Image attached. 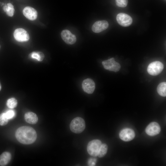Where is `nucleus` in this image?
I'll return each instance as SVG.
<instances>
[{
    "mask_svg": "<svg viewBox=\"0 0 166 166\" xmlns=\"http://www.w3.org/2000/svg\"><path fill=\"white\" fill-rule=\"evenodd\" d=\"M108 150V146L106 144H102L99 149L98 156L99 157H104L106 154Z\"/></svg>",
    "mask_w": 166,
    "mask_h": 166,
    "instance_id": "obj_19",
    "label": "nucleus"
},
{
    "mask_svg": "<svg viewBox=\"0 0 166 166\" xmlns=\"http://www.w3.org/2000/svg\"><path fill=\"white\" fill-rule=\"evenodd\" d=\"M1 89V85L0 84V91Z\"/></svg>",
    "mask_w": 166,
    "mask_h": 166,
    "instance_id": "obj_25",
    "label": "nucleus"
},
{
    "mask_svg": "<svg viewBox=\"0 0 166 166\" xmlns=\"http://www.w3.org/2000/svg\"><path fill=\"white\" fill-rule=\"evenodd\" d=\"M102 64L105 69L115 72L119 71L121 67L120 64L116 61L113 57L103 61Z\"/></svg>",
    "mask_w": 166,
    "mask_h": 166,
    "instance_id": "obj_5",
    "label": "nucleus"
},
{
    "mask_svg": "<svg viewBox=\"0 0 166 166\" xmlns=\"http://www.w3.org/2000/svg\"><path fill=\"white\" fill-rule=\"evenodd\" d=\"M117 5L120 7H125L128 4V0H115Z\"/></svg>",
    "mask_w": 166,
    "mask_h": 166,
    "instance_id": "obj_22",
    "label": "nucleus"
},
{
    "mask_svg": "<svg viewBox=\"0 0 166 166\" xmlns=\"http://www.w3.org/2000/svg\"><path fill=\"white\" fill-rule=\"evenodd\" d=\"M15 136L17 140L23 144H29L34 143L37 137L35 130L29 126H22L16 130Z\"/></svg>",
    "mask_w": 166,
    "mask_h": 166,
    "instance_id": "obj_1",
    "label": "nucleus"
},
{
    "mask_svg": "<svg viewBox=\"0 0 166 166\" xmlns=\"http://www.w3.org/2000/svg\"><path fill=\"white\" fill-rule=\"evenodd\" d=\"M160 130L159 124L156 122H153L150 123L146 127L145 132L149 136H153L159 134Z\"/></svg>",
    "mask_w": 166,
    "mask_h": 166,
    "instance_id": "obj_9",
    "label": "nucleus"
},
{
    "mask_svg": "<svg viewBox=\"0 0 166 166\" xmlns=\"http://www.w3.org/2000/svg\"><path fill=\"white\" fill-rule=\"evenodd\" d=\"M8 119L6 117L5 113H2L0 114V125L4 126L9 121Z\"/></svg>",
    "mask_w": 166,
    "mask_h": 166,
    "instance_id": "obj_21",
    "label": "nucleus"
},
{
    "mask_svg": "<svg viewBox=\"0 0 166 166\" xmlns=\"http://www.w3.org/2000/svg\"><path fill=\"white\" fill-rule=\"evenodd\" d=\"M24 119L27 123L32 124H36L38 121L37 115L35 113L31 112H27L25 113Z\"/></svg>",
    "mask_w": 166,
    "mask_h": 166,
    "instance_id": "obj_14",
    "label": "nucleus"
},
{
    "mask_svg": "<svg viewBox=\"0 0 166 166\" xmlns=\"http://www.w3.org/2000/svg\"><path fill=\"white\" fill-rule=\"evenodd\" d=\"M100 140L96 139L90 141L87 146V151L91 156L95 157L98 156L100 147L102 144Z\"/></svg>",
    "mask_w": 166,
    "mask_h": 166,
    "instance_id": "obj_3",
    "label": "nucleus"
},
{
    "mask_svg": "<svg viewBox=\"0 0 166 166\" xmlns=\"http://www.w3.org/2000/svg\"><path fill=\"white\" fill-rule=\"evenodd\" d=\"M13 34L15 39L19 42H27L30 39L29 35L27 32L22 28L16 29Z\"/></svg>",
    "mask_w": 166,
    "mask_h": 166,
    "instance_id": "obj_6",
    "label": "nucleus"
},
{
    "mask_svg": "<svg viewBox=\"0 0 166 166\" xmlns=\"http://www.w3.org/2000/svg\"><path fill=\"white\" fill-rule=\"evenodd\" d=\"M6 117L9 120L13 118L15 115V111L12 110H9L4 113Z\"/></svg>",
    "mask_w": 166,
    "mask_h": 166,
    "instance_id": "obj_23",
    "label": "nucleus"
},
{
    "mask_svg": "<svg viewBox=\"0 0 166 166\" xmlns=\"http://www.w3.org/2000/svg\"><path fill=\"white\" fill-rule=\"evenodd\" d=\"M96 160L95 158H90L88 160V163L89 165L94 166L96 164Z\"/></svg>",
    "mask_w": 166,
    "mask_h": 166,
    "instance_id": "obj_24",
    "label": "nucleus"
},
{
    "mask_svg": "<svg viewBox=\"0 0 166 166\" xmlns=\"http://www.w3.org/2000/svg\"><path fill=\"white\" fill-rule=\"evenodd\" d=\"M82 86L83 90L88 94L92 93L95 88V84L93 81L90 78H87L84 80Z\"/></svg>",
    "mask_w": 166,
    "mask_h": 166,
    "instance_id": "obj_8",
    "label": "nucleus"
},
{
    "mask_svg": "<svg viewBox=\"0 0 166 166\" xmlns=\"http://www.w3.org/2000/svg\"><path fill=\"white\" fill-rule=\"evenodd\" d=\"M30 57L33 59H35L38 61H42L44 57V55L41 52H34L30 54Z\"/></svg>",
    "mask_w": 166,
    "mask_h": 166,
    "instance_id": "obj_18",
    "label": "nucleus"
},
{
    "mask_svg": "<svg viewBox=\"0 0 166 166\" xmlns=\"http://www.w3.org/2000/svg\"><path fill=\"white\" fill-rule=\"evenodd\" d=\"M3 9L8 16L10 17H12L13 16L14 9L11 3H8L7 5H5L3 7Z\"/></svg>",
    "mask_w": 166,
    "mask_h": 166,
    "instance_id": "obj_16",
    "label": "nucleus"
},
{
    "mask_svg": "<svg viewBox=\"0 0 166 166\" xmlns=\"http://www.w3.org/2000/svg\"><path fill=\"white\" fill-rule=\"evenodd\" d=\"M109 24L106 20L98 21L95 22L92 27V31L96 33H99L106 29Z\"/></svg>",
    "mask_w": 166,
    "mask_h": 166,
    "instance_id": "obj_12",
    "label": "nucleus"
},
{
    "mask_svg": "<svg viewBox=\"0 0 166 166\" xmlns=\"http://www.w3.org/2000/svg\"><path fill=\"white\" fill-rule=\"evenodd\" d=\"M61 36L63 40L68 44H74L76 41V36L68 30H65L62 31Z\"/></svg>",
    "mask_w": 166,
    "mask_h": 166,
    "instance_id": "obj_10",
    "label": "nucleus"
},
{
    "mask_svg": "<svg viewBox=\"0 0 166 166\" xmlns=\"http://www.w3.org/2000/svg\"></svg>",
    "mask_w": 166,
    "mask_h": 166,
    "instance_id": "obj_26",
    "label": "nucleus"
},
{
    "mask_svg": "<svg viewBox=\"0 0 166 166\" xmlns=\"http://www.w3.org/2000/svg\"><path fill=\"white\" fill-rule=\"evenodd\" d=\"M23 13L26 18L32 21L36 19L38 16L37 10L30 6L25 7L23 10Z\"/></svg>",
    "mask_w": 166,
    "mask_h": 166,
    "instance_id": "obj_13",
    "label": "nucleus"
},
{
    "mask_svg": "<svg viewBox=\"0 0 166 166\" xmlns=\"http://www.w3.org/2000/svg\"><path fill=\"white\" fill-rule=\"evenodd\" d=\"M18 104L17 100L14 98H11L8 99L6 102V105L10 109L15 108Z\"/></svg>",
    "mask_w": 166,
    "mask_h": 166,
    "instance_id": "obj_20",
    "label": "nucleus"
},
{
    "mask_svg": "<svg viewBox=\"0 0 166 166\" xmlns=\"http://www.w3.org/2000/svg\"><path fill=\"white\" fill-rule=\"evenodd\" d=\"M11 158V155L10 152H3L0 155V166L6 165L10 161Z\"/></svg>",
    "mask_w": 166,
    "mask_h": 166,
    "instance_id": "obj_15",
    "label": "nucleus"
},
{
    "mask_svg": "<svg viewBox=\"0 0 166 166\" xmlns=\"http://www.w3.org/2000/svg\"><path fill=\"white\" fill-rule=\"evenodd\" d=\"M164 65L159 61H155L150 63L147 68V71L149 74L152 76H156L162 71Z\"/></svg>",
    "mask_w": 166,
    "mask_h": 166,
    "instance_id": "obj_4",
    "label": "nucleus"
},
{
    "mask_svg": "<svg viewBox=\"0 0 166 166\" xmlns=\"http://www.w3.org/2000/svg\"><path fill=\"white\" fill-rule=\"evenodd\" d=\"M158 94L161 96L165 97L166 96V83L161 82L159 84L157 89Z\"/></svg>",
    "mask_w": 166,
    "mask_h": 166,
    "instance_id": "obj_17",
    "label": "nucleus"
},
{
    "mask_svg": "<svg viewBox=\"0 0 166 166\" xmlns=\"http://www.w3.org/2000/svg\"><path fill=\"white\" fill-rule=\"evenodd\" d=\"M116 20L119 24L124 27L130 26L132 22V19L130 16L122 13L117 14L116 17Z\"/></svg>",
    "mask_w": 166,
    "mask_h": 166,
    "instance_id": "obj_7",
    "label": "nucleus"
},
{
    "mask_svg": "<svg viewBox=\"0 0 166 166\" xmlns=\"http://www.w3.org/2000/svg\"><path fill=\"white\" fill-rule=\"evenodd\" d=\"M135 136L134 131L131 129L126 128L122 130L119 133L120 138L125 141H129L134 139Z\"/></svg>",
    "mask_w": 166,
    "mask_h": 166,
    "instance_id": "obj_11",
    "label": "nucleus"
},
{
    "mask_svg": "<svg viewBox=\"0 0 166 166\" xmlns=\"http://www.w3.org/2000/svg\"><path fill=\"white\" fill-rule=\"evenodd\" d=\"M85 127V122L82 118L77 117L74 118L70 124V128L71 131L76 133L82 132Z\"/></svg>",
    "mask_w": 166,
    "mask_h": 166,
    "instance_id": "obj_2",
    "label": "nucleus"
}]
</instances>
